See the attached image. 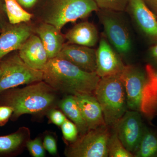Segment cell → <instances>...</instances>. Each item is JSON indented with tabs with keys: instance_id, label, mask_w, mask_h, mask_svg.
<instances>
[{
	"instance_id": "obj_18",
	"label": "cell",
	"mask_w": 157,
	"mask_h": 157,
	"mask_svg": "<svg viewBox=\"0 0 157 157\" xmlns=\"http://www.w3.org/2000/svg\"><path fill=\"white\" fill-rule=\"evenodd\" d=\"M30 139L27 128H20L17 131L5 136H0V156H10L21 151Z\"/></svg>"
},
{
	"instance_id": "obj_8",
	"label": "cell",
	"mask_w": 157,
	"mask_h": 157,
	"mask_svg": "<svg viewBox=\"0 0 157 157\" xmlns=\"http://www.w3.org/2000/svg\"><path fill=\"white\" fill-rule=\"evenodd\" d=\"M145 127L140 111L130 109L127 110L113 128L124 147L134 155Z\"/></svg>"
},
{
	"instance_id": "obj_32",
	"label": "cell",
	"mask_w": 157,
	"mask_h": 157,
	"mask_svg": "<svg viewBox=\"0 0 157 157\" xmlns=\"http://www.w3.org/2000/svg\"><path fill=\"white\" fill-rule=\"evenodd\" d=\"M6 12L5 10V3L2 0H0V28L4 25L6 23Z\"/></svg>"
},
{
	"instance_id": "obj_26",
	"label": "cell",
	"mask_w": 157,
	"mask_h": 157,
	"mask_svg": "<svg viewBox=\"0 0 157 157\" xmlns=\"http://www.w3.org/2000/svg\"><path fill=\"white\" fill-rule=\"evenodd\" d=\"M26 146L30 154L34 157L45 156V149L40 137L33 140H29L27 142Z\"/></svg>"
},
{
	"instance_id": "obj_35",
	"label": "cell",
	"mask_w": 157,
	"mask_h": 157,
	"mask_svg": "<svg viewBox=\"0 0 157 157\" xmlns=\"http://www.w3.org/2000/svg\"><path fill=\"white\" fill-rule=\"evenodd\" d=\"M1 32H2V29L0 28V33H1Z\"/></svg>"
},
{
	"instance_id": "obj_2",
	"label": "cell",
	"mask_w": 157,
	"mask_h": 157,
	"mask_svg": "<svg viewBox=\"0 0 157 157\" xmlns=\"http://www.w3.org/2000/svg\"><path fill=\"white\" fill-rule=\"evenodd\" d=\"M43 80L59 93L76 95L94 94L100 78L63 59H49L42 70Z\"/></svg>"
},
{
	"instance_id": "obj_6",
	"label": "cell",
	"mask_w": 157,
	"mask_h": 157,
	"mask_svg": "<svg viewBox=\"0 0 157 157\" xmlns=\"http://www.w3.org/2000/svg\"><path fill=\"white\" fill-rule=\"evenodd\" d=\"M106 125L89 130L66 148L69 157H107V144L110 132Z\"/></svg>"
},
{
	"instance_id": "obj_27",
	"label": "cell",
	"mask_w": 157,
	"mask_h": 157,
	"mask_svg": "<svg viewBox=\"0 0 157 157\" xmlns=\"http://www.w3.org/2000/svg\"><path fill=\"white\" fill-rule=\"evenodd\" d=\"M43 144L45 150L51 155H56L57 154L56 140L53 135L50 134L45 135L43 139Z\"/></svg>"
},
{
	"instance_id": "obj_17",
	"label": "cell",
	"mask_w": 157,
	"mask_h": 157,
	"mask_svg": "<svg viewBox=\"0 0 157 157\" xmlns=\"http://www.w3.org/2000/svg\"><path fill=\"white\" fill-rule=\"evenodd\" d=\"M68 43L94 47L97 45L99 35L97 28L92 23H79L68 31L65 36Z\"/></svg>"
},
{
	"instance_id": "obj_9",
	"label": "cell",
	"mask_w": 157,
	"mask_h": 157,
	"mask_svg": "<svg viewBox=\"0 0 157 157\" xmlns=\"http://www.w3.org/2000/svg\"><path fill=\"white\" fill-rule=\"evenodd\" d=\"M119 75L124 87L128 108L140 112L143 90L147 82L146 73L135 66L127 65Z\"/></svg>"
},
{
	"instance_id": "obj_31",
	"label": "cell",
	"mask_w": 157,
	"mask_h": 157,
	"mask_svg": "<svg viewBox=\"0 0 157 157\" xmlns=\"http://www.w3.org/2000/svg\"><path fill=\"white\" fill-rule=\"evenodd\" d=\"M23 8L25 9H31L33 8L38 0H16Z\"/></svg>"
},
{
	"instance_id": "obj_22",
	"label": "cell",
	"mask_w": 157,
	"mask_h": 157,
	"mask_svg": "<svg viewBox=\"0 0 157 157\" xmlns=\"http://www.w3.org/2000/svg\"><path fill=\"white\" fill-rule=\"evenodd\" d=\"M108 156L109 157H133L134 155L128 151L121 142L117 133L113 129L110 133L107 144Z\"/></svg>"
},
{
	"instance_id": "obj_3",
	"label": "cell",
	"mask_w": 157,
	"mask_h": 157,
	"mask_svg": "<svg viewBox=\"0 0 157 157\" xmlns=\"http://www.w3.org/2000/svg\"><path fill=\"white\" fill-rule=\"evenodd\" d=\"M94 95L102 108L105 124L113 128L128 108L125 90L119 75L101 78Z\"/></svg>"
},
{
	"instance_id": "obj_16",
	"label": "cell",
	"mask_w": 157,
	"mask_h": 157,
	"mask_svg": "<svg viewBox=\"0 0 157 157\" xmlns=\"http://www.w3.org/2000/svg\"><path fill=\"white\" fill-rule=\"evenodd\" d=\"M35 31L42 41L48 59L56 57L65 44V36L54 26L45 22L38 25Z\"/></svg>"
},
{
	"instance_id": "obj_7",
	"label": "cell",
	"mask_w": 157,
	"mask_h": 157,
	"mask_svg": "<svg viewBox=\"0 0 157 157\" xmlns=\"http://www.w3.org/2000/svg\"><path fill=\"white\" fill-rule=\"evenodd\" d=\"M115 11L102 10L99 17L107 41L121 56L128 54L132 49V40L128 29Z\"/></svg>"
},
{
	"instance_id": "obj_19",
	"label": "cell",
	"mask_w": 157,
	"mask_h": 157,
	"mask_svg": "<svg viewBox=\"0 0 157 157\" xmlns=\"http://www.w3.org/2000/svg\"><path fill=\"white\" fill-rule=\"evenodd\" d=\"M58 105L66 116L76 125L80 135L88 131L75 96L68 95L59 101Z\"/></svg>"
},
{
	"instance_id": "obj_34",
	"label": "cell",
	"mask_w": 157,
	"mask_h": 157,
	"mask_svg": "<svg viewBox=\"0 0 157 157\" xmlns=\"http://www.w3.org/2000/svg\"><path fill=\"white\" fill-rule=\"evenodd\" d=\"M144 1L147 6L152 8L157 14V0H144Z\"/></svg>"
},
{
	"instance_id": "obj_13",
	"label": "cell",
	"mask_w": 157,
	"mask_h": 157,
	"mask_svg": "<svg viewBox=\"0 0 157 157\" xmlns=\"http://www.w3.org/2000/svg\"><path fill=\"white\" fill-rule=\"evenodd\" d=\"M56 57L70 62L88 72H96V50L91 47L65 43Z\"/></svg>"
},
{
	"instance_id": "obj_1",
	"label": "cell",
	"mask_w": 157,
	"mask_h": 157,
	"mask_svg": "<svg viewBox=\"0 0 157 157\" xmlns=\"http://www.w3.org/2000/svg\"><path fill=\"white\" fill-rule=\"evenodd\" d=\"M59 93L45 81L37 82L22 88L6 90L0 94V105L13 109L11 120L24 114L38 115L48 113L58 104Z\"/></svg>"
},
{
	"instance_id": "obj_21",
	"label": "cell",
	"mask_w": 157,
	"mask_h": 157,
	"mask_svg": "<svg viewBox=\"0 0 157 157\" xmlns=\"http://www.w3.org/2000/svg\"><path fill=\"white\" fill-rule=\"evenodd\" d=\"M6 16L11 24L29 21L33 14L25 11L16 0H4Z\"/></svg>"
},
{
	"instance_id": "obj_37",
	"label": "cell",
	"mask_w": 157,
	"mask_h": 157,
	"mask_svg": "<svg viewBox=\"0 0 157 157\" xmlns=\"http://www.w3.org/2000/svg\"><path fill=\"white\" fill-rule=\"evenodd\" d=\"M156 16H157V14Z\"/></svg>"
},
{
	"instance_id": "obj_5",
	"label": "cell",
	"mask_w": 157,
	"mask_h": 157,
	"mask_svg": "<svg viewBox=\"0 0 157 157\" xmlns=\"http://www.w3.org/2000/svg\"><path fill=\"white\" fill-rule=\"evenodd\" d=\"M0 94L6 90L22 85L29 84L43 80L42 70L29 67L18 53L5 57L0 62Z\"/></svg>"
},
{
	"instance_id": "obj_30",
	"label": "cell",
	"mask_w": 157,
	"mask_h": 157,
	"mask_svg": "<svg viewBox=\"0 0 157 157\" xmlns=\"http://www.w3.org/2000/svg\"><path fill=\"white\" fill-rule=\"evenodd\" d=\"M144 115L149 120H151L157 115V98L151 103Z\"/></svg>"
},
{
	"instance_id": "obj_15",
	"label": "cell",
	"mask_w": 157,
	"mask_h": 157,
	"mask_svg": "<svg viewBox=\"0 0 157 157\" xmlns=\"http://www.w3.org/2000/svg\"><path fill=\"white\" fill-rule=\"evenodd\" d=\"M89 130L106 125L102 108L94 94L74 95Z\"/></svg>"
},
{
	"instance_id": "obj_28",
	"label": "cell",
	"mask_w": 157,
	"mask_h": 157,
	"mask_svg": "<svg viewBox=\"0 0 157 157\" xmlns=\"http://www.w3.org/2000/svg\"><path fill=\"white\" fill-rule=\"evenodd\" d=\"M48 113V117L52 122L58 126H61L67 119L63 113L55 108L50 109Z\"/></svg>"
},
{
	"instance_id": "obj_14",
	"label": "cell",
	"mask_w": 157,
	"mask_h": 157,
	"mask_svg": "<svg viewBox=\"0 0 157 157\" xmlns=\"http://www.w3.org/2000/svg\"><path fill=\"white\" fill-rule=\"evenodd\" d=\"M18 51L21 59L33 69L42 70L48 62L46 51L37 35L32 34Z\"/></svg>"
},
{
	"instance_id": "obj_36",
	"label": "cell",
	"mask_w": 157,
	"mask_h": 157,
	"mask_svg": "<svg viewBox=\"0 0 157 157\" xmlns=\"http://www.w3.org/2000/svg\"><path fill=\"white\" fill-rule=\"evenodd\" d=\"M1 73H2V71H1V69H0V74H1Z\"/></svg>"
},
{
	"instance_id": "obj_20",
	"label": "cell",
	"mask_w": 157,
	"mask_h": 157,
	"mask_svg": "<svg viewBox=\"0 0 157 157\" xmlns=\"http://www.w3.org/2000/svg\"><path fill=\"white\" fill-rule=\"evenodd\" d=\"M134 156L135 157H157V134L145 127Z\"/></svg>"
},
{
	"instance_id": "obj_29",
	"label": "cell",
	"mask_w": 157,
	"mask_h": 157,
	"mask_svg": "<svg viewBox=\"0 0 157 157\" xmlns=\"http://www.w3.org/2000/svg\"><path fill=\"white\" fill-rule=\"evenodd\" d=\"M13 109L11 107L6 105H0V126H2L11 117L13 113Z\"/></svg>"
},
{
	"instance_id": "obj_23",
	"label": "cell",
	"mask_w": 157,
	"mask_h": 157,
	"mask_svg": "<svg viewBox=\"0 0 157 157\" xmlns=\"http://www.w3.org/2000/svg\"><path fill=\"white\" fill-rule=\"evenodd\" d=\"M99 9L115 12L124 11L129 0H94Z\"/></svg>"
},
{
	"instance_id": "obj_4",
	"label": "cell",
	"mask_w": 157,
	"mask_h": 157,
	"mask_svg": "<svg viewBox=\"0 0 157 157\" xmlns=\"http://www.w3.org/2000/svg\"><path fill=\"white\" fill-rule=\"evenodd\" d=\"M98 11L94 0H52L44 21L61 31L68 23L75 22Z\"/></svg>"
},
{
	"instance_id": "obj_24",
	"label": "cell",
	"mask_w": 157,
	"mask_h": 157,
	"mask_svg": "<svg viewBox=\"0 0 157 157\" xmlns=\"http://www.w3.org/2000/svg\"><path fill=\"white\" fill-rule=\"evenodd\" d=\"M145 72L147 82L144 89L154 96H157V69L151 65L147 64L145 67Z\"/></svg>"
},
{
	"instance_id": "obj_25",
	"label": "cell",
	"mask_w": 157,
	"mask_h": 157,
	"mask_svg": "<svg viewBox=\"0 0 157 157\" xmlns=\"http://www.w3.org/2000/svg\"><path fill=\"white\" fill-rule=\"evenodd\" d=\"M61 130L65 140L70 143L74 142L78 137V131L76 125L67 119L62 125Z\"/></svg>"
},
{
	"instance_id": "obj_11",
	"label": "cell",
	"mask_w": 157,
	"mask_h": 157,
	"mask_svg": "<svg viewBox=\"0 0 157 157\" xmlns=\"http://www.w3.org/2000/svg\"><path fill=\"white\" fill-rule=\"evenodd\" d=\"M96 73L100 78L119 75L124 65L119 54L106 38H102L96 50Z\"/></svg>"
},
{
	"instance_id": "obj_10",
	"label": "cell",
	"mask_w": 157,
	"mask_h": 157,
	"mask_svg": "<svg viewBox=\"0 0 157 157\" xmlns=\"http://www.w3.org/2000/svg\"><path fill=\"white\" fill-rule=\"evenodd\" d=\"M1 29L0 62L12 52L19 50L33 31L32 26L27 22L16 25L6 22Z\"/></svg>"
},
{
	"instance_id": "obj_33",
	"label": "cell",
	"mask_w": 157,
	"mask_h": 157,
	"mask_svg": "<svg viewBox=\"0 0 157 157\" xmlns=\"http://www.w3.org/2000/svg\"><path fill=\"white\" fill-rule=\"evenodd\" d=\"M149 54L151 59L157 65V44L150 48Z\"/></svg>"
},
{
	"instance_id": "obj_12",
	"label": "cell",
	"mask_w": 157,
	"mask_h": 157,
	"mask_svg": "<svg viewBox=\"0 0 157 157\" xmlns=\"http://www.w3.org/2000/svg\"><path fill=\"white\" fill-rule=\"evenodd\" d=\"M128 7L137 27L148 39L157 42V17L144 0H129Z\"/></svg>"
}]
</instances>
